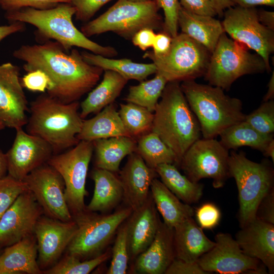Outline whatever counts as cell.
<instances>
[{"label": "cell", "mask_w": 274, "mask_h": 274, "mask_svg": "<svg viewBox=\"0 0 274 274\" xmlns=\"http://www.w3.org/2000/svg\"><path fill=\"white\" fill-rule=\"evenodd\" d=\"M215 245L197 261L204 271L222 274L267 273L259 260L245 254L236 240L229 233H219Z\"/></svg>", "instance_id": "cell-14"}, {"label": "cell", "mask_w": 274, "mask_h": 274, "mask_svg": "<svg viewBox=\"0 0 274 274\" xmlns=\"http://www.w3.org/2000/svg\"><path fill=\"white\" fill-rule=\"evenodd\" d=\"M179 3L184 9L196 14L212 17L217 15L211 0H180Z\"/></svg>", "instance_id": "cell-48"}, {"label": "cell", "mask_w": 274, "mask_h": 274, "mask_svg": "<svg viewBox=\"0 0 274 274\" xmlns=\"http://www.w3.org/2000/svg\"><path fill=\"white\" fill-rule=\"evenodd\" d=\"M180 86L203 138H216L227 128L245 120L242 101L225 94L221 88L194 80L183 81Z\"/></svg>", "instance_id": "cell-5"}, {"label": "cell", "mask_w": 274, "mask_h": 274, "mask_svg": "<svg viewBox=\"0 0 274 274\" xmlns=\"http://www.w3.org/2000/svg\"><path fill=\"white\" fill-rule=\"evenodd\" d=\"M93 151V142L82 140L71 149L53 154L47 162L63 180L65 196L73 217L85 211V197L88 194L86 181Z\"/></svg>", "instance_id": "cell-11"}, {"label": "cell", "mask_w": 274, "mask_h": 274, "mask_svg": "<svg viewBox=\"0 0 274 274\" xmlns=\"http://www.w3.org/2000/svg\"><path fill=\"white\" fill-rule=\"evenodd\" d=\"M136 152L150 167L155 169L163 163L177 166V157L173 151L155 132L146 133L139 138Z\"/></svg>", "instance_id": "cell-35"}, {"label": "cell", "mask_w": 274, "mask_h": 274, "mask_svg": "<svg viewBox=\"0 0 274 274\" xmlns=\"http://www.w3.org/2000/svg\"><path fill=\"white\" fill-rule=\"evenodd\" d=\"M159 9L153 0L142 2L118 0L105 13L83 25L80 31L87 38L112 31L125 39L131 40L143 28L154 30L163 27Z\"/></svg>", "instance_id": "cell-7"}, {"label": "cell", "mask_w": 274, "mask_h": 274, "mask_svg": "<svg viewBox=\"0 0 274 274\" xmlns=\"http://www.w3.org/2000/svg\"><path fill=\"white\" fill-rule=\"evenodd\" d=\"M13 143L6 153L8 175L23 181L30 172L46 163L54 154L52 147L42 138L16 129Z\"/></svg>", "instance_id": "cell-17"}, {"label": "cell", "mask_w": 274, "mask_h": 274, "mask_svg": "<svg viewBox=\"0 0 274 274\" xmlns=\"http://www.w3.org/2000/svg\"><path fill=\"white\" fill-rule=\"evenodd\" d=\"M79 107L78 101L65 104L44 92L30 102L26 132L47 142L54 154L73 147L83 121Z\"/></svg>", "instance_id": "cell-3"}, {"label": "cell", "mask_w": 274, "mask_h": 274, "mask_svg": "<svg viewBox=\"0 0 274 274\" xmlns=\"http://www.w3.org/2000/svg\"><path fill=\"white\" fill-rule=\"evenodd\" d=\"M175 258L174 228L161 221L154 239L136 258L131 268L138 273L165 274Z\"/></svg>", "instance_id": "cell-23"}, {"label": "cell", "mask_w": 274, "mask_h": 274, "mask_svg": "<svg viewBox=\"0 0 274 274\" xmlns=\"http://www.w3.org/2000/svg\"><path fill=\"white\" fill-rule=\"evenodd\" d=\"M20 75L19 66L11 62L0 65V123L15 130L26 124L29 111Z\"/></svg>", "instance_id": "cell-19"}, {"label": "cell", "mask_w": 274, "mask_h": 274, "mask_svg": "<svg viewBox=\"0 0 274 274\" xmlns=\"http://www.w3.org/2000/svg\"><path fill=\"white\" fill-rule=\"evenodd\" d=\"M156 34L154 30L144 28L138 31L132 38L133 44L143 51L152 47Z\"/></svg>", "instance_id": "cell-50"}, {"label": "cell", "mask_w": 274, "mask_h": 274, "mask_svg": "<svg viewBox=\"0 0 274 274\" xmlns=\"http://www.w3.org/2000/svg\"><path fill=\"white\" fill-rule=\"evenodd\" d=\"M5 128V127L4 126V125L3 124H2L1 123H0V131L3 130Z\"/></svg>", "instance_id": "cell-60"}, {"label": "cell", "mask_w": 274, "mask_h": 274, "mask_svg": "<svg viewBox=\"0 0 274 274\" xmlns=\"http://www.w3.org/2000/svg\"><path fill=\"white\" fill-rule=\"evenodd\" d=\"M178 24L183 33L206 47L211 53L224 32L221 22L210 16L188 12L181 6Z\"/></svg>", "instance_id": "cell-27"}, {"label": "cell", "mask_w": 274, "mask_h": 274, "mask_svg": "<svg viewBox=\"0 0 274 274\" xmlns=\"http://www.w3.org/2000/svg\"><path fill=\"white\" fill-rule=\"evenodd\" d=\"M13 56L24 62L27 73L40 70L50 79L52 87L46 92L65 103L78 101L97 84L104 70L87 63L76 49L66 51L60 44L48 40L22 45Z\"/></svg>", "instance_id": "cell-1"}, {"label": "cell", "mask_w": 274, "mask_h": 274, "mask_svg": "<svg viewBox=\"0 0 274 274\" xmlns=\"http://www.w3.org/2000/svg\"><path fill=\"white\" fill-rule=\"evenodd\" d=\"M2 247L0 246V255L1 254V253H2L3 251L2 249Z\"/></svg>", "instance_id": "cell-61"}, {"label": "cell", "mask_w": 274, "mask_h": 274, "mask_svg": "<svg viewBox=\"0 0 274 274\" xmlns=\"http://www.w3.org/2000/svg\"><path fill=\"white\" fill-rule=\"evenodd\" d=\"M161 221L150 192L144 203L126 220L129 262L151 244Z\"/></svg>", "instance_id": "cell-20"}, {"label": "cell", "mask_w": 274, "mask_h": 274, "mask_svg": "<svg viewBox=\"0 0 274 274\" xmlns=\"http://www.w3.org/2000/svg\"><path fill=\"white\" fill-rule=\"evenodd\" d=\"M81 54L87 63L98 66L104 71L115 72L127 80H135L141 82L157 72L156 65L153 62L137 63L127 58L114 59L85 51Z\"/></svg>", "instance_id": "cell-32"}, {"label": "cell", "mask_w": 274, "mask_h": 274, "mask_svg": "<svg viewBox=\"0 0 274 274\" xmlns=\"http://www.w3.org/2000/svg\"><path fill=\"white\" fill-rule=\"evenodd\" d=\"M76 221L65 222L41 216L33 234L38 248L37 261L43 271L56 264L76 233Z\"/></svg>", "instance_id": "cell-16"}, {"label": "cell", "mask_w": 274, "mask_h": 274, "mask_svg": "<svg viewBox=\"0 0 274 274\" xmlns=\"http://www.w3.org/2000/svg\"><path fill=\"white\" fill-rule=\"evenodd\" d=\"M21 83L23 88L33 92L44 93L49 91L52 87L48 76L40 70L27 72L21 78Z\"/></svg>", "instance_id": "cell-45"}, {"label": "cell", "mask_w": 274, "mask_h": 274, "mask_svg": "<svg viewBox=\"0 0 274 274\" xmlns=\"http://www.w3.org/2000/svg\"><path fill=\"white\" fill-rule=\"evenodd\" d=\"M228 165L229 177L234 179L238 190V220L243 228L255 219L260 201L274 188V170L267 162H254L244 152L234 150L229 154Z\"/></svg>", "instance_id": "cell-6"}, {"label": "cell", "mask_w": 274, "mask_h": 274, "mask_svg": "<svg viewBox=\"0 0 274 274\" xmlns=\"http://www.w3.org/2000/svg\"><path fill=\"white\" fill-rule=\"evenodd\" d=\"M34 234L6 247L0 255V274H41Z\"/></svg>", "instance_id": "cell-25"}, {"label": "cell", "mask_w": 274, "mask_h": 274, "mask_svg": "<svg viewBox=\"0 0 274 274\" xmlns=\"http://www.w3.org/2000/svg\"><path fill=\"white\" fill-rule=\"evenodd\" d=\"M229 155L228 150L215 138H200L184 153L179 166L191 181L211 179L213 187L219 188L230 178Z\"/></svg>", "instance_id": "cell-12"}, {"label": "cell", "mask_w": 274, "mask_h": 274, "mask_svg": "<svg viewBox=\"0 0 274 274\" xmlns=\"http://www.w3.org/2000/svg\"><path fill=\"white\" fill-rule=\"evenodd\" d=\"M112 257L107 274H125L129 263L126 220L118 228L111 250Z\"/></svg>", "instance_id": "cell-39"}, {"label": "cell", "mask_w": 274, "mask_h": 274, "mask_svg": "<svg viewBox=\"0 0 274 274\" xmlns=\"http://www.w3.org/2000/svg\"><path fill=\"white\" fill-rule=\"evenodd\" d=\"M265 71L267 68L260 55L251 53L224 32L211 53L204 77L209 84L228 90L239 77Z\"/></svg>", "instance_id": "cell-9"}, {"label": "cell", "mask_w": 274, "mask_h": 274, "mask_svg": "<svg viewBox=\"0 0 274 274\" xmlns=\"http://www.w3.org/2000/svg\"><path fill=\"white\" fill-rule=\"evenodd\" d=\"M123 188V201L134 211L142 206L150 193L153 180L158 176L135 152L128 155L127 162L119 172Z\"/></svg>", "instance_id": "cell-21"}, {"label": "cell", "mask_w": 274, "mask_h": 274, "mask_svg": "<svg viewBox=\"0 0 274 274\" xmlns=\"http://www.w3.org/2000/svg\"><path fill=\"white\" fill-rule=\"evenodd\" d=\"M23 181L46 216L65 222L73 220L65 196L63 180L54 168L46 163L30 172Z\"/></svg>", "instance_id": "cell-15"}, {"label": "cell", "mask_w": 274, "mask_h": 274, "mask_svg": "<svg viewBox=\"0 0 274 274\" xmlns=\"http://www.w3.org/2000/svg\"><path fill=\"white\" fill-rule=\"evenodd\" d=\"M95 153V167L115 173L120 171V164L126 156L136 151L134 138L119 136L92 141Z\"/></svg>", "instance_id": "cell-30"}, {"label": "cell", "mask_w": 274, "mask_h": 274, "mask_svg": "<svg viewBox=\"0 0 274 274\" xmlns=\"http://www.w3.org/2000/svg\"><path fill=\"white\" fill-rule=\"evenodd\" d=\"M8 174L7 162L6 153L0 149V179Z\"/></svg>", "instance_id": "cell-57"}, {"label": "cell", "mask_w": 274, "mask_h": 274, "mask_svg": "<svg viewBox=\"0 0 274 274\" xmlns=\"http://www.w3.org/2000/svg\"><path fill=\"white\" fill-rule=\"evenodd\" d=\"M27 190L24 181L15 179L8 174L0 179V218L17 197Z\"/></svg>", "instance_id": "cell-41"}, {"label": "cell", "mask_w": 274, "mask_h": 274, "mask_svg": "<svg viewBox=\"0 0 274 274\" xmlns=\"http://www.w3.org/2000/svg\"><path fill=\"white\" fill-rule=\"evenodd\" d=\"M128 81L115 72L105 71L101 82L89 92L80 104L81 117L83 119L91 114H97L113 103Z\"/></svg>", "instance_id": "cell-29"}, {"label": "cell", "mask_w": 274, "mask_h": 274, "mask_svg": "<svg viewBox=\"0 0 274 274\" xmlns=\"http://www.w3.org/2000/svg\"><path fill=\"white\" fill-rule=\"evenodd\" d=\"M236 234L235 240L243 252L260 261L268 273L274 272V224L255 218Z\"/></svg>", "instance_id": "cell-22"}, {"label": "cell", "mask_w": 274, "mask_h": 274, "mask_svg": "<svg viewBox=\"0 0 274 274\" xmlns=\"http://www.w3.org/2000/svg\"><path fill=\"white\" fill-rule=\"evenodd\" d=\"M119 136L130 137L112 103L97 113L94 117L83 120L81 130L77 138L79 141L92 142Z\"/></svg>", "instance_id": "cell-28"}, {"label": "cell", "mask_w": 274, "mask_h": 274, "mask_svg": "<svg viewBox=\"0 0 274 274\" xmlns=\"http://www.w3.org/2000/svg\"><path fill=\"white\" fill-rule=\"evenodd\" d=\"M225 32L236 42L254 50L263 59L269 72V56L274 51V31L259 21L255 8L233 6L223 13Z\"/></svg>", "instance_id": "cell-13"}, {"label": "cell", "mask_w": 274, "mask_h": 274, "mask_svg": "<svg viewBox=\"0 0 274 274\" xmlns=\"http://www.w3.org/2000/svg\"><path fill=\"white\" fill-rule=\"evenodd\" d=\"M172 40V37L163 31L156 34L152 46L153 53L158 56L166 54L170 47Z\"/></svg>", "instance_id": "cell-51"}, {"label": "cell", "mask_w": 274, "mask_h": 274, "mask_svg": "<svg viewBox=\"0 0 274 274\" xmlns=\"http://www.w3.org/2000/svg\"><path fill=\"white\" fill-rule=\"evenodd\" d=\"M168 82L163 76L156 73L153 79L142 81L137 85L130 86L125 100L154 112Z\"/></svg>", "instance_id": "cell-36"}, {"label": "cell", "mask_w": 274, "mask_h": 274, "mask_svg": "<svg viewBox=\"0 0 274 274\" xmlns=\"http://www.w3.org/2000/svg\"><path fill=\"white\" fill-rule=\"evenodd\" d=\"M43 213L29 190L21 193L0 218V246H9L33 235Z\"/></svg>", "instance_id": "cell-18"}, {"label": "cell", "mask_w": 274, "mask_h": 274, "mask_svg": "<svg viewBox=\"0 0 274 274\" xmlns=\"http://www.w3.org/2000/svg\"><path fill=\"white\" fill-rule=\"evenodd\" d=\"M112 0H69L75 7L76 19L82 21H89L105 4Z\"/></svg>", "instance_id": "cell-46"}, {"label": "cell", "mask_w": 274, "mask_h": 274, "mask_svg": "<svg viewBox=\"0 0 274 274\" xmlns=\"http://www.w3.org/2000/svg\"><path fill=\"white\" fill-rule=\"evenodd\" d=\"M263 154L266 157H270L274 162V139L268 143Z\"/></svg>", "instance_id": "cell-58"}, {"label": "cell", "mask_w": 274, "mask_h": 274, "mask_svg": "<svg viewBox=\"0 0 274 274\" xmlns=\"http://www.w3.org/2000/svg\"><path fill=\"white\" fill-rule=\"evenodd\" d=\"M24 23L14 22L9 25L0 26V42L8 36L18 32H22L25 29Z\"/></svg>", "instance_id": "cell-52"}, {"label": "cell", "mask_w": 274, "mask_h": 274, "mask_svg": "<svg viewBox=\"0 0 274 274\" xmlns=\"http://www.w3.org/2000/svg\"><path fill=\"white\" fill-rule=\"evenodd\" d=\"M75 13V8L71 3H63L47 9L24 8L6 12L5 17L10 23L20 22L35 26L38 39L43 42L56 41L67 52L77 47L108 58L117 56V51L113 47L102 46L90 40L76 28L73 22Z\"/></svg>", "instance_id": "cell-2"}, {"label": "cell", "mask_w": 274, "mask_h": 274, "mask_svg": "<svg viewBox=\"0 0 274 274\" xmlns=\"http://www.w3.org/2000/svg\"><path fill=\"white\" fill-rule=\"evenodd\" d=\"M63 3H70V1L69 0H0V8L6 12H11L27 7L47 9Z\"/></svg>", "instance_id": "cell-43"}, {"label": "cell", "mask_w": 274, "mask_h": 274, "mask_svg": "<svg viewBox=\"0 0 274 274\" xmlns=\"http://www.w3.org/2000/svg\"><path fill=\"white\" fill-rule=\"evenodd\" d=\"M259 22L264 26L274 31V12L265 10H257Z\"/></svg>", "instance_id": "cell-54"}, {"label": "cell", "mask_w": 274, "mask_h": 274, "mask_svg": "<svg viewBox=\"0 0 274 274\" xmlns=\"http://www.w3.org/2000/svg\"><path fill=\"white\" fill-rule=\"evenodd\" d=\"M174 242L176 258L188 262H197L215 245V242L206 235L192 217L174 228Z\"/></svg>", "instance_id": "cell-24"}, {"label": "cell", "mask_w": 274, "mask_h": 274, "mask_svg": "<svg viewBox=\"0 0 274 274\" xmlns=\"http://www.w3.org/2000/svg\"><path fill=\"white\" fill-rule=\"evenodd\" d=\"M129 1L134 2H146V1H148L150 0H129Z\"/></svg>", "instance_id": "cell-59"}, {"label": "cell", "mask_w": 274, "mask_h": 274, "mask_svg": "<svg viewBox=\"0 0 274 274\" xmlns=\"http://www.w3.org/2000/svg\"><path fill=\"white\" fill-rule=\"evenodd\" d=\"M160 9L163 11L164 20L163 30L172 38L176 37L178 32V17L181 5L178 0H153Z\"/></svg>", "instance_id": "cell-42"}, {"label": "cell", "mask_w": 274, "mask_h": 274, "mask_svg": "<svg viewBox=\"0 0 274 274\" xmlns=\"http://www.w3.org/2000/svg\"><path fill=\"white\" fill-rule=\"evenodd\" d=\"M274 98V72L267 84V91L263 97V101H267L272 100Z\"/></svg>", "instance_id": "cell-56"}, {"label": "cell", "mask_w": 274, "mask_h": 274, "mask_svg": "<svg viewBox=\"0 0 274 274\" xmlns=\"http://www.w3.org/2000/svg\"><path fill=\"white\" fill-rule=\"evenodd\" d=\"M153 114L151 131L173 151L179 166L184 153L201 133L179 82L167 83Z\"/></svg>", "instance_id": "cell-4"}, {"label": "cell", "mask_w": 274, "mask_h": 274, "mask_svg": "<svg viewBox=\"0 0 274 274\" xmlns=\"http://www.w3.org/2000/svg\"><path fill=\"white\" fill-rule=\"evenodd\" d=\"M236 6L243 8H255L256 6L265 5L273 7L274 0H230Z\"/></svg>", "instance_id": "cell-53"}, {"label": "cell", "mask_w": 274, "mask_h": 274, "mask_svg": "<svg viewBox=\"0 0 274 274\" xmlns=\"http://www.w3.org/2000/svg\"><path fill=\"white\" fill-rule=\"evenodd\" d=\"M217 14L221 17L228 8L234 6L230 0H211Z\"/></svg>", "instance_id": "cell-55"}, {"label": "cell", "mask_w": 274, "mask_h": 274, "mask_svg": "<svg viewBox=\"0 0 274 274\" xmlns=\"http://www.w3.org/2000/svg\"><path fill=\"white\" fill-rule=\"evenodd\" d=\"M195 213L197 222L202 229L215 228L219 224L221 215L219 209L211 202L202 204Z\"/></svg>", "instance_id": "cell-44"}, {"label": "cell", "mask_w": 274, "mask_h": 274, "mask_svg": "<svg viewBox=\"0 0 274 274\" xmlns=\"http://www.w3.org/2000/svg\"><path fill=\"white\" fill-rule=\"evenodd\" d=\"M220 143L227 150H236L243 146L250 147L262 153L273 139V133H262L245 120L227 128L219 134Z\"/></svg>", "instance_id": "cell-34"}, {"label": "cell", "mask_w": 274, "mask_h": 274, "mask_svg": "<svg viewBox=\"0 0 274 274\" xmlns=\"http://www.w3.org/2000/svg\"><path fill=\"white\" fill-rule=\"evenodd\" d=\"M165 274H209L197 262H188L175 258Z\"/></svg>", "instance_id": "cell-49"}, {"label": "cell", "mask_w": 274, "mask_h": 274, "mask_svg": "<svg viewBox=\"0 0 274 274\" xmlns=\"http://www.w3.org/2000/svg\"><path fill=\"white\" fill-rule=\"evenodd\" d=\"M155 170L162 183L183 202L191 204L201 197L203 185L181 174L175 164H161Z\"/></svg>", "instance_id": "cell-33"}, {"label": "cell", "mask_w": 274, "mask_h": 274, "mask_svg": "<svg viewBox=\"0 0 274 274\" xmlns=\"http://www.w3.org/2000/svg\"><path fill=\"white\" fill-rule=\"evenodd\" d=\"M245 121L257 131L265 134L274 132V100L263 101L261 105L250 114Z\"/></svg>", "instance_id": "cell-40"}, {"label": "cell", "mask_w": 274, "mask_h": 274, "mask_svg": "<svg viewBox=\"0 0 274 274\" xmlns=\"http://www.w3.org/2000/svg\"><path fill=\"white\" fill-rule=\"evenodd\" d=\"M211 53L203 46L183 33L172 38L169 50L162 56L147 51L143 58L150 59L157 68L156 73L168 82L194 80L204 76Z\"/></svg>", "instance_id": "cell-10"}, {"label": "cell", "mask_w": 274, "mask_h": 274, "mask_svg": "<svg viewBox=\"0 0 274 274\" xmlns=\"http://www.w3.org/2000/svg\"><path fill=\"white\" fill-rule=\"evenodd\" d=\"M132 212L131 208L126 206L113 213L99 214L85 210L73 216L78 228L65 254L82 260L99 256L107 249L118 228Z\"/></svg>", "instance_id": "cell-8"}, {"label": "cell", "mask_w": 274, "mask_h": 274, "mask_svg": "<svg viewBox=\"0 0 274 274\" xmlns=\"http://www.w3.org/2000/svg\"><path fill=\"white\" fill-rule=\"evenodd\" d=\"M90 178L94 183L93 196L85 210L109 213L123 200V188L116 173L94 167Z\"/></svg>", "instance_id": "cell-26"}, {"label": "cell", "mask_w": 274, "mask_h": 274, "mask_svg": "<svg viewBox=\"0 0 274 274\" xmlns=\"http://www.w3.org/2000/svg\"><path fill=\"white\" fill-rule=\"evenodd\" d=\"M256 218L274 224V188L261 200L256 210Z\"/></svg>", "instance_id": "cell-47"}, {"label": "cell", "mask_w": 274, "mask_h": 274, "mask_svg": "<svg viewBox=\"0 0 274 274\" xmlns=\"http://www.w3.org/2000/svg\"><path fill=\"white\" fill-rule=\"evenodd\" d=\"M111 256L110 249L94 258L82 260L65 254L62 258L48 269L43 271L46 274H88L106 262Z\"/></svg>", "instance_id": "cell-38"}, {"label": "cell", "mask_w": 274, "mask_h": 274, "mask_svg": "<svg viewBox=\"0 0 274 274\" xmlns=\"http://www.w3.org/2000/svg\"><path fill=\"white\" fill-rule=\"evenodd\" d=\"M130 137H140L151 131L154 114L146 108L131 103L121 104L118 111Z\"/></svg>", "instance_id": "cell-37"}, {"label": "cell", "mask_w": 274, "mask_h": 274, "mask_svg": "<svg viewBox=\"0 0 274 274\" xmlns=\"http://www.w3.org/2000/svg\"><path fill=\"white\" fill-rule=\"evenodd\" d=\"M150 192L156 208L162 217L163 223L170 228H174L186 219L192 217L195 214L190 204L182 202L157 178L152 182Z\"/></svg>", "instance_id": "cell-31"}]
</instances>
